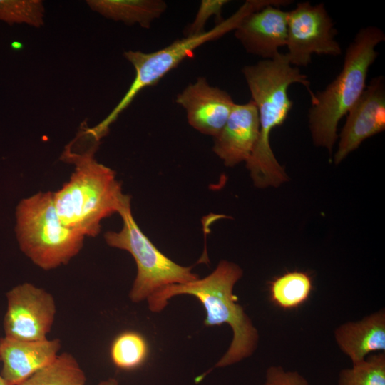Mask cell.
I'll list each match as a JSON object with an SVG mask.
<instances>
[{
  "mask_svg": "<svg viewBox=\"0 0 385 385\" xmlns=\"http://www.w3.org/2000/svg\"><path fill=\"white\" fill-rule=\"evenodd\" d=\"M242 73L255 103L259 115L260 134L255 148L246 161L254 185L257 188L278 187L288 180L282 166L277 160L270 146L272 130L286 120L293 102L288 88L300 83L308 91L311 101L314 93L307 76L292 66L286 53H278L272 59L243 67Z\"/></svg>",
  "mask_w": 385,
  "mask_h": 385,
  "instance_id": "cell-1",
  "label": "cell"
},
{
  "mask_svg": "<svg viewBox=\"0 0 385 385\" xmlns=\"http://www.w3.org/2000/svg\"><path fill=\"white\" fill-rule=\"evenodd\" d=\"M243 274L241 267L221 260L215 270L202 279L168 286L148 299L149 309L161 312L170 299L187 294L196 297L206 312L205 326L228 324L232 331L231 344L215 367H226L248 358L257 348L259 334L244 308L237 303L233 288Z\"/></svg>",
  "mask_w": 385,
  "mask_h": 385,
  "instance_id": "cell-2",
  "label": "cell"
},
{
  "mask_svg": "<svg viewBox=\"0 0 385 385\" xmlns=\"http://www.w3.org/2000/svg\"><path fill=\"white\" fill-rule=\"evenodd\" d=\"M98 143L83 153L68 145L61 155L75 170L69 180L53 192V201L61 222L84 237L101 232V221L120 211L128 195L122 192L115 172L94 158Z\"/></svg>",
  "mask_w": 385,
  "mask_h": 385,
  "instance_id": "cell-3",
  "label": "cell"
},
{
  "mask_svg": "<svg viewBox=\"0 0 385 385\" xmlns=\"http://www.w3.org/2000/svg\"><path fill=\"white\" fill-rule=\"evenodd\" d=\"M384 40V32L376 26L360 29L346 50L340 73L324 90L314 94L308 120L316 146L332 153L338 123L364 92L369 69L378 56L375 47Z\"/></svg>",
  "mask_w": 385,
  "mask_h": 385,
  "instance_id": "cell-4",
  "label": "cell"
},
{
  "mask_svg": "<svg viewBox=\"0 0 385 385\" xmlns=\"http://www.w3.org/2000/svg\"><path fill=\"white\" fill-rule=\"evenodd\" d=\"M271 3V0H247L236 12L215 24L209 31L178 38L168 46L151 53L131 50L125 51L123 56L133 66L135 78L116 106L100 123L88 128V132L93 138L100 140L107 134L109 126L132 103L139 92L146 87L156 85L183 60L192 57L198 47L234 31L246 16Z\"/></svg>",
  "mask_w": 385,
  "mask_h": 385,
  "instance_id": "cell-5",
  "label": "cell"
},
{
  "mask_svg": "<svg viewBox=\"0 0 385 385\" xmlns=\"http://www.w3.org/2000/svg\"><path fill=\"white\" fill-rule=\"evenodd\" d=\"M16 215L20 248L41 269L66 265L81 250L85 237L61 222L53 192H40L22 200Z\"/></svg>",
  "mask_w": 385,
  "mask_h": 385,
  "instance_id": "cell-6",
  "label": "cell"
},
{
  "mask_svg": "<svg viewBox=\"0 0 385 385\" xmlns=\"http://www.w3.org/2000/svg\"><path fill=\"white\" fill-rule=\"evenodd\" d=\"M123 227L119 232L104 234L107 245L128 252L137 266V274L129 297L133 302L147 300L160 289L199 278L192 267L180 265L163 254L143 232L131 212L128 195L118 212Z\"/></svg>",
  "mask_w": 385,
  "mask_h": 385,
  "instance_id": "cell-7",
  "label": "cell"
},
{
  "mask_svg": "<svg viewBox=\"0 0 385 385\" xmlns=\"http://www.w3.org/2000/svg\"><path fill=\"white\" fill-rule=\"evenodd\" d=\"M337 34L324 4L298 3L288 11L286 56L289 63L294 67L307 66L313 53L339 56L342 50L334 39Z\"/></svg>",
  "mask_w": 385,
  "mask_h": 385,
  "instance_id": "cell-8",
  "label": "cell"
},
{
  "mask_svg": "<svg viewBox=\"0 0 385 385\" xmlns=\"http://www.w3.org/2000/svg\"><path fill=\"white\" fill-rule=\"evenodd\" d=\"M6 296L5 337L24 341L47 339L56 312L52 294L26 282L10 289Z\"/></svg>",
  "mask_w": 385,
  "mask_h": 385,
  "instance_id": "cell-9",
  "label": "cell"
},
{
  "mask_svg": "<svg viewBox=\"0 0 385 385\" xmlns=\"http://www.w3.org/2000/svg\"><path fill=\"white\" fill-rule=\"evenodd\" d=\"M339 135L334 163L339 164L366 138L385 129V80L379 76L371 79L361 96L348 112Z\"/></svg>",
  "mask_w": 385,
  "mask_h": 385,
  "instance_id": "cell-10",
  "label": "cell"
},
{
  "mask_svg": "<svg viewBox=\"0 0 385 385\" xmlns=\"http://www.w3.org/2000/svg\"><path fill=\"white\" fill-rule=\"evenodd\" d=\"M188 123L200 133L215 137L222 129L235 104L225 90L211 86L205 77H197L175 97Z\"/></svg>",
  "mask_w": 385,
  "mask_h": 385,
  "instance_id": "cell-11",
  "label": "cell"
},
{
  "mask_svg": "<svg viewBox=\"0 0 385 385\" xmlns=\"http://www.w3.org/2000/svg\"><path fill=\"white\" fill-rule=\"evenodd\" d=\"M279 4H268L246 16L234 30L235 38L245 51L272 59L278 48L286 46L288 11Z\"/></svg>",
  "mask_w": 385,
  "mask_h": 385,
  "instance_id": "cell-12",
  "label": "cell"
},
{
  "mask_svg": "<svg viewBox=\"0 0 385 385\" xmlns=\"http://www.w3.org/2000/svg\"><path fill=\"white\" fill-rule=\"evenodd\" d=\"M259 134V115L254 101L235 103L222 129L213 138L212 150L226 166H235L247 160Z\"/></svg>",
  "mask_w": 385,
  "mask_h": 385,
  "instance_id": "cell-13",
  "label": "cell"
},
{
  "mask_svg": "<svg viewBox=\"0 0 385 385\" xmlns=\"http://www.w3.org/2000/svg\"><path fill=\"white\" fill-rule=\"evenodd\" d=\"M58 339L24 341L6 337L0 339L1 376L9 385H19L58 355Z\"/></svg>",
  "mask_w": 385,
  "mask_h": 385,
  "instance_id": "cell-14",
  "label": "cell"
},
{
  "mask_svg": "<svg viewBox=\"0 0 385 385\" xmlns=\"http://www.w3.org/2000/svg\"><path fill=\"white\" fill-rule=\"evenodd\" d=\"M335 341L352 364L370 353L385 351V312L381 309L356 322H348L334 330Z\"/></svg>",
  "mask_w": 385,
  "mask_h": 385,
  "instance_id": "cell-15",
  "label": "cell"
},
{
  "mask_svg": "<svg viewBox=\"0 0 385 385\" xmlns=\"http://www.w3.org/2000/svg\"><path fill=\"white\" fill-rule=\"evenodd\" d=\"M88 6L103 16L126 25L149 29L167 9L163 0H88Z\"/></svg>",
  "mask_w": 385,
  "mask_h": 385,
  "instance_id": "cell-16",
  "label": "cell"
},
{
  "mask_svg": "<svg viewBox=\"0 0 385 385\" xmlns=\"http://www.w3.org/2000/svg\"><path fill=\"white\" fill-rule=\"evenodd\" d=\"M312 289L310 276L299 271L286 272L270 283L271 301L283 309H296L303 304Z\"/></svg>",
  "mask_w": 385,
  "mask_h": 385,
  "instance_id": "cell-17",
  "label": "cell"
},
{
  "mask_svg": "<svg viewBox=\"0 0 385 385\" xmlns=\"http://www.w3.org/2000/svg\"><path fill=\"white\" fill-rule=\"evenodd\" d=\"M86 380L76 358L63 352L19 385H85Z\"/></svg>",
  "mask_w": 385,
  "mask_h": 385,
  "instance_id": "cell-18",
  "label": "cell"
},
{
  "mask_svg": "<svg viewBox=\"0 0 385 385\" xmlns=\"http://www.w3.org/2000/svg\"><path fill=\"white\" fill-rule=\"evenodd\" d=\"M110 355L116 367L123 370L134 369L146 360L148 355V342L137 332H123L113 341Z\"/></svg>",
  "mask_w": 385,
  "mask_h": 385,
  "instance_id": "cell-19",
  "label": "cell"
},
{
  "mask_svg": "<svg viewBox=\"0 0 385 385\" xmlns=\"http://www.w3.org/2000/svg\"><path fill=\"white\" fill-rule=\"evenodd\" d=\"M337 385H385V353L372 354L342 369Z\"/></svg>",
  "mask_w": 385,
  "mask_h": 385,
  "instance_id": "cell-20",
  "label": "cell"
},
{
  "mask_svg": "<svg viewBox=\"0 0 385 385\" xmlns=\"http://www.w3.org/2000/svg\"><path fill=\"white\" fill-rule=\"evenodd\" d=\"M44 16L41 0H0V21L9 25L26 24L39 28L44 24Z\"/></svg>",
  "mask_w": 385,
  "mask_h": 385,
  "instance_id": "cell-21",
  "label": "cell"
},
{
  "mask_svg": "<svg viewBox=\"0 0 385 385\" xmlns=\"http://www.w3.org/2000/svg\"><path fill=\"white\" fill-rule=\"evenodd\" d=\"M227 0H202L196 15L192 23L188 24L185 30V36L200 34L205 31V26L208 19L215 16L216 24L222 22V11Z\"/></svg>",
  "mask_w": 385,
  "mask_h": 385,
  "instance_id": "cell-22",
  "label": "cell"
},
{
  "mask_svg": "<svg viewBox=\"0 0 385 385\" xmlns=\"http://www.w3.org/2000/svg\"><path fill=\"white\" fill-rule=\"evenodd\" d=\"M262 385H309V382L297 371L271 366L266 371L265 381Z\"/></svg>",
  "mask_w": 385,
  "mask_h": 385,
  "instance_id": "cell-23",
  "label": "cell"
},
{
  "mask_svg": "<svg viewBox=\"0 0 385 385\" xmlns=\"http://www.w3.org/2000/svg\"><path fill=\"white\" fill-rule=\"evenodd\" d=\"M98 385H119V383L117 379L114 378H109L106 380L99 382Z\"/></svg>",
  "mask_w": 385,
  "mask_h": 385,
  "instance_id": "cell-24",
  "label": "cell"
},
{
  "mask_svg": "<svg viewBox=\"0 0 385 385\" xmlns=\"http://www.w3.org/2000/svg\"><path fill=\"white\" fill-rule=\"evenodd\" d=\"M0 385H9L0 375Z\"/></svg>",
  "mask_w": 385,
  "mask_h": 385,
  "instance_id": "cell-25",
  "label": "cell"
}]
</instances>
